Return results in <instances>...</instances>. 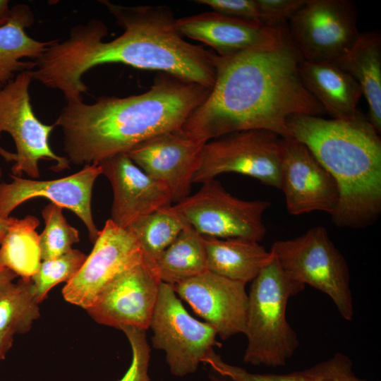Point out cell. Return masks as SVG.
<instances>
[{"label": "cell", "instance_id": "obj_18", "mask_svg": "<svg viewBox=\"0 0 381 381\" xmlns=\"http://www.w3.org/2000/svg\"><path fill=\"white\" fill-rule=\"evenodd\" d=\"M179 33L200 41L221 56L272 48L286 37V25L269 28L259 22L229 17L214 11L176 19Z\"/></svg>", "mask_w": 381, "mask_h": 381}, {"label": "cell", "instance_id": "obj_31", "mask_svg": "<svg viewBox=\"0 0 381 381\" xmlns=\"http://www.w3.org/2000/svg\"><path fill=\"white\" fill-rule=\"evenodd\" d=\"M120 330L128 340L132 359L128 369L119 381H151L148 373L151 349L145 330L128 327Z\"/></svg>", "mask_w": 381, "mask_h": 381}, {"label": "cell", "instance_id": "obj_36", "mask_svg": "<svg viewBox=\"0 0 381 381\" xmlns=\"http://www.w3.org/2000/svg\"><path fill=\"white\" fill-rule=\"evenodd\" d=\"M17 275L12 271L5 269H0V291H2L9 284L13 282V280Z\"/></svg>", "mask_w": 381, "mask_h": 381}, {"label": "cell", "instance_id": "obj_12", "mask_svg": "<svg viewBox=\"0 0 381 381\" xmlns=\"http://www.w3.org/2000/svg\"><path fill=\"white\" fill-rule=\"evenodd\" d=\"M143 260L141 248L133 234L109 219L99 230L82 267L63 288V297L86 310L112 280Z\"/></svg>", "mask_w": 381, "mask_h": 381}, {"label": "cell", "instance_id": "obj_3", "mask_svg": "<svg viewBox=\"0 0 381 381\" xmlns=\"http://www.w3.org/2000/svg\"><path fill=\"white\" fill-rule=\"evenodd\" d=\"M211 90L171 76L140 95L104 96L92 104L66 102L55 122L63 131L65 157L77 165L98 164L180 129Z\"/></svg>", "mask_w": 381, "mask_h": 381}, {"label": "cell", "instance_id": "obj_27", "mask_svg": "<svg viewBox=\"0 0 381 381\" xmlns=\"http://www.w3.org/2000/svg\"><path fill=\"white\" fill-rule=\"evenodd\" d=\"M188 224L174 205H171L138 218L126 229L135 237L144 261L150 265Z\"/></svg>", "mask_w": 381, "mask_h": 381}, {"label": "cell", "instance_id": "obj_2", "mask_svg": "<svg viewBox=\"0 0 381 381\" xmlns=\"http://www.w3.org/2000/svg\"><path fill=\"white\" fill-rule=\"evenodd\" d=\"M301 59L288 33L272 48L216 54L214 84L181 129L204 142L253 129L291 137L286 127L290 116L325 113L301 80Z\"/></svg>", "mask_w": 381, "mask_h": 381}, {"label": "cell", "instance_id": "obj_1", "mask_svg": "<svg viewBox=\"0 0 381 381\" xmlns=\"http://www.w3.org/2000/svg\"><path fill=\"white\" fill-rule=\"evenodd\" d=\"M123 28L109 42L100 20L72 28L69 37L51 45L38 61L44 85L60 90L66 100L82 99L88 87L82 78L90 68L121 63L137 68L160 71L179 79L212 88L216 53L190 44L175 27L176 18L162 6H125L99 1Z\"/></svg>", "mask_w": 381, "mask_h": 381}, {"label": "cell", "instance_id": "obj_20", "mask_svg": "<svg viewBox=\"0 0 381 381\" xmlns=\"http://www.w3.org/2000/svg\"><path fill=\"white\" fill-rule=\"evenodd\" d=\"M298 73L305 88L332 119L351 120L361 114L357 109L362 96L359 85L334 61L301 59Z\"/></svg>", "mask_w": 381, "mask_h": 381}, {"label": "cell", "instance_id": "obj_13", "mask_svg": "<svg viewBox=\"0 0 381 381\" xmlns=\"http://www.w3.org/2000/svg\"><path fill=\"white\" fill-rule=\"evenodd\" d=\"M280 190L287 211L301 215L314 211L332 215L339 201L337 183L310 150L292 137L281 138Z\"/></svg>", "mask_w": 381, "mask_h": 381}, {"label": "cell", "instance_id": "obj_24", "mask_svg": "<svg viewBox=\"0 0 381 381\" xmlns=\"http://www.w3.org/2000/svg\"><path fill=\"white\" fill-rule=\"evenodd\" d=\"M202 362L211 366L221 381H353L357 377L351 360L341 353L308 369L286 374L252 373L225 363L214 351Z\"/></svg>", "mask_w": 381, "mask_h": 381}, {"label": "cell", "instance_id": "obj_25", "mask_svg": "<svg viewBox=\"0 0 381 381\" xmlns=\"http://www.w3.org/2000/svg\"><path fill=\"white\" fill-rule=\"evenodd\" d=\"M150 266L171 286L207 271L204 237L188 224Z\"/></svg>", "mask_w": 381, "mask_h": 381}, {"label": "cell", "instance_id": "obj_22", "mask_svg": "<svg viewBox=\"0 0 381 381\" xmlns=\"http://www.w3.org/2000/svg\"><path fill=\"white\" fill-rule=\"evenodd\" d=\"M359 85L368 102L367 116L374 128L381 132V36L365 32L349 51L334 61Z\"/></svg>", "mask_w": 381, "mask_h": 381}, {"label": "cell", "instance_id": "obj_5", "mask_svg": "<svg viewBox=\"0 0 381 381\" xmlns=\"http://www.w3.org/2000/svg\"><path fill=\"white\" fill-rule=\"evenodd\" d=\"M251 282L243 361L253 365L284 366L299 346L286 318V306L305 285L289 276L274 256Z\"/></svg>", "mask_w": 381, "mask_h": 381}, {"label": "cell", "instance_id": "obj_6", "mask_svg": "<svg viewBox=\"0 0 381 381\" xmlns=\"http://www.w3.org/2000/svg\"><path fill=\"white\" fill-rule=\"evenodd\" d=\"M270 250L289 276L325 294L340 315L352 320L349 268L325 227L315 226L298 237L277 241Z\"/></svg>", "mask_w": 381, "mask_h": 381}, {"label": "cell", "instance_id": "obj_10", "mask_svg": "<svg viewBox=\"0 0 381 381\" xmlns=\"http://www.w3.org/2000/svg\"><path fill=\"white\" fill-rule=\"evenodd\" d=\"M358 12L350 0H306L289 20L287 33L301 59L335 61L358 38Z\"/></svg>", "mask_w": 381, "mask_h": 381}, {"label": "cell", "instance_id": "obj_38", "mask_svg": "<svg viewBox=\"0 0 381 381\" xmlns=\"http://www.w3.org/2000/svg\"><path fill=\"white\" fill-rule=\"evenodd\" d=\"M353 381H369V380H363L361 378H359L358 377H356Z\"/></svg>", "mask_w": 381, "mask_h": 381}, {"label": "cell", "instance_id": "obj_4", "mask_svg": "<svg viewBox=\"0 0 381 381\" xmlns=\"http://www.w3.org/2000/svg\"><path fill=\"white\" fill-rule=\"evenodd\" d=\"M291 137L303 143L334 179L339 201L335 225L361 229L381 212V139L362 113L351 120L320 116H290Z\"/></svg>", "mask_w": 381, "mask_h": 381}, {"label": "cell", "instance_id": "obj_23", "mask_svg": "<svg viewBox=\"0 0 381 381\" xmlns=\"http://www.w3.org/2000/svg\"><path fill=\"white\" fill-rule=\"evenodd\" d=\"M11 9L10 20L0 28V87L13 80L16 73L33 70L35 61L21 59L37 60L56 40L41 42L26 33L25 29L35 22L34 15L27 4H16Z\"/></svg>", "mask_w": 381, "mask_h": 381}, {"label": "cell", "instance_id": "obj_29", "mask_svg": "<svg viewBox=\"0 0 381 381\" xmlns=\"http://www.w3.org/2000/svg\"><path fill=\"white\" fill-rule=\"evenodd\" d=\"M63 208L53 202L42 210L45 227L40 235L42 260L53 259L70 252L80 241L78 230L71 226L63 215Z\"/></svg>", "mask_w": 381, "mask_h": 381}, {"label": "cell", "instance_id": "obj_28", "mask_svg": "<svg viewBox=\"0 0 381 381\" xmlns=\"http://www.w3.org/2000/svg\"><path fill=\"white\" fill-rule=\"evenodd\" d=\"M30 279L20 278L0 291V331L15 335L28 332L40 316Z\"/></svg>", "mask_w": 381, "mask_h": 381}, {"label": "cell", "instance_id": "obj_35", "mask_svg": "<svg viewBox=\"0 0 381 381\" xmlns=\"http://www.w3.org/2000/svg\"><path fill=\"white\" fill-rule=\"evenodd\" d=\"M12 9L9 1L0 0V28L5 25L11 17Z\"/></svg>", "mask_w": 381, "mask_h": 381}, {"label": "cell", "instance_id": "obj_21", "mask_svg": "<svg viewBox=\"0 0 381 381\" xmlns=\"http://www.w3.org/2000/svg\"><path fill=\"white\" fill-rule=\"evenodd\" d=\"M207 271L245 284L252 282L273 259L259 242L231 238L203 236Z\"/></svg>", "mask_w": 381, "mask_h": 381}, {"label": "cell", "instance_id": "obj_8", "mask_svg": "<svg viewBox=\"0 0 381 381\" xmlns=\"http://www.w3.org/2000/svg\"><path fill=\"white\" fill-rule=\"evenodd\" d=\"M193 195L176 202L175 208L202 236L241 238L260 242L266 234L262 221L270 207L267 200H246L229 193L221 183L210 180Z\"/></svg>", "mask_w": 381, "mask_h": 381}, {"label": "cell", "instance_id": "obj_14", "mask_svg": "<svg viewBox=\"0 0 381 381\" xmlns=\"http://www.w3.org/2000/svg\"><path fill=\"white\" fill-rule=\"evenodd\" d=\"M206 143L188 136L180 128L153 137L126 154L149 176L164 185L176 203L190 195Z\"/></svg>", "mask_w": 381, "mask_h": 381}, {"label": "cell", "instance_id": "obj_15", "mask_svg": "<svg viewBox=\"0 0 381 381\" xmlns=\"http://www.w3.org/2000/svg\"><path fill=\"white\" fill-rule=\"evenodd\" d=\"M160 280L144 260L125 270L102 291L86 310L97 323L121 329L149 328Z\"/></svg>", "mask_w": 381, "mask_h": 381}, {"label": "cell", "instance_id": "obj_37", "mask_svg": "<svg viewBox=\"0 0 381 381\" xmlns=\"http://www.w3.org/2000/svg\"><path fill=\"white\" fill-rule=\"evenodd\" d=\"M10 217L7 219H4L0 217V244L2 242L10 222Z\"/></svg>", "mask_w": 381, "mask_h": 381}, {"label": "cell", "instance_id": "obj_30", "mask_svg": "<svg viewBox=\"0 0 381 381\" xmlns=\"http://www.w3.org/2000/svg\"><path fill=\"white\" fill-rule=\"evenodd\" d=\"M87 255L77 249L59 257L42 260L37 272L30 278L35 298L39 303L48 292L61 282H68L79 271Z\"/></svg>", "mask_w": 381, "mask_h": 381}, {"label": "cell", "instance_id": "obj_17", "mask_svg": "<svg viewBox=\"0 0 381 381\" xmlns=\"http://www.w3.org/2000/svg\"><path fill=\"white\" fill-rule=\"evenodd\" d=\"M246 284L206 271L171 286L226 340L244 334L248 300Z\"/></svg>", "mask_w": 381, "mask_h": 381}, {"label": "cell", "instance_id": "obj_19", "mask_svg": "<svg viewBox=\"0 0 381 381\" xmlns=\"http://www.w3.org/2000/svg\"><path fill=\"white\" fill-rule=\"evenodd\" d=\"M98 164L112 188L110 219L117 226L126 229L138 218L173 202L169 190L145 173L126 153Z\"/></svg>", "mask_w": 381, "mask_h": 381}, {"label": "cell", "instance_id": "obj_26", "mask_svg": "<svg viewBox=\"0 0 381 381\" xmlns=\"http://www.w3.org/2000/svg\"><path fill=\"white\" fill-rule=\"evenodd\" d=\"M40 220L32 215L23 219L10 217L6 234L0 244V269L9 270L22 279H30L42 262Z\"/></svg>", "mask_w": 381, "mask_h": 381}, {"label": "cell", "instance_id": "obj_11", "mask_svg": "<svg viewBox=\"0 0 381 381\" xmlns=\"http://www.w3.org/2000/svg\"><path fill=\"white\" fill-rule=\"evenodd\" d=\"M281 138L270 131L253 129L207 142L193 183L215 179L222 174L236 173L279 189Z\"/></svg>", "mask_w": 381, "mask_h": 381}, {"label": "cell", "instance_id": "obj_34", "mask_svg": "<svg viewBox=\"0 0 381 381\" xmlns=\"http://www.w3.org/2000/svg\"><path fill=\"white\" fill-rule=\"evenodd\" d=\"M14 335L0 331V361L4 360L13 346Z\"/></svg>", "mask_w": 381, "mask_h": 381}, {"label": "cell", "instance_id": "obj_9", "mask_svg": "<svg viewBox=\"0 0 381 381\" xmlns=\"http://www.w3.org/2000/svg\"><path fill=\"white\" fill-rule=\"evenodd\" d=\"M149 328L153 332V347L164 351L169 370L176 377L195 373L199 364L218 345L214 328L192 317L173 287L163 282Z\"/></svg>", "mask_w": 381, "mask_h": 381}, {"label": "cell", "instance_id": "obj_33", "mask_svg": "<svg viewBox=\"0 0 381 381\" xmlns=\"http://www.w3.org/2000/svg\"><path fill=\"white\" fill-rule=\"evenodd\" d=\"M195 2L229 17L260 23L256 0H197Z\"/></svg>", "mask_w": 381, "mask_h": 381}, {"label": "cell", "instance_id": "obj_7", "mask_svg": "<svg viewBox=\"0 0 381 381\" xmlns=\"http://www.w3.org/2000/svg\"><path fill=\"white\" fill-rule=\"evenodd\" d=\"M32 80V70L25 71L0 89V138L6 132L16 145L12 174L20 177L25 173L38 179L40 159L55 162L51 168L55 171L69 169L70 162L55 154L49 145V135L56 124L43 123L33 111L29 94Z\"/></svg>", "mask_w": 381, "mask_h": 381}, {"label": "cell", "instance_id": "obj_16", "mask_svg": "<svg viewBox=\"0 0 381 381\" xmlns=\"http://www.w3.org/2000/svg\"><path fill=\"white\" fill-rule=\"evenodd\" d=\"M102 174L99 164L85 165L79 171L57 179L35 180L10 174L11 183H0V217L7 219L22 203L34 198H45L67 208L83 221L94 243L99 234L91 210L94 183Z\"/></svg>", "mask_w": 381, "mask_h": 381}, {"label": "cell", "instance_id": "obj_32", "mask_svg": "<svg viewBox=\"0 0 381 381\" xmlns=\"http://www.w3.org/2000/svg\"><path fill=\"white\" fill-rule=\"evenodd\" d=\"M259 21L269 28L286 25L306 0H256Z\"/></svg>", "mask_w": 381, "mask_h": 381}, {"label": "cell", "instance_id": "obj_39", "mask_svg": "<svg viewBox=\"0 0 381 381\" xmlns=\"http://www.w3.org/2000/svg\"><path fill=\"white\" fill-rule=\"evenodd\" d=\"M1 175H2V171H1V169L0 168V178L1 177Z\"/></svg>", "mask_w": 381, "mask_h": 381}]
</instances>
